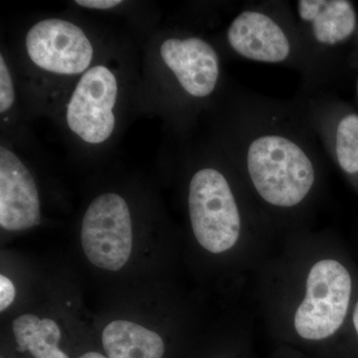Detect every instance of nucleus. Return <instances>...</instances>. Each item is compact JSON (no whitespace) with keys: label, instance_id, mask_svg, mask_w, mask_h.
Instances as JSON below:
<instances>
[{"label":"nucleus","instance_id":"obj_18","mask_svg":"<svg viewBox=\"0 0 358 358\" xmlns=\"http://www.w3.org/2000/svg\"><path fill=\"white\" fill-rule=\"evenodd\" d=\"M353 324H355V331H357L358 336V301L357 307L355 308V312H353Z\"/></svg>","mask_w":358,"mask_h":358},{"label":"nucleus","instance_id":"obj_1","mask_svg":"<svg viewBox=\"0 0 358 358\" xmlns=\"http://www.w3.org/2000/svg\"><path fill=\"white\" fill-rule=\"evenodd\" d=\"M246 166L256 192L267 203L296 206L308 196L315 180L310 155L299 143L279 134H265L250 143Z\"/></svg>","mask_w":358,"mask_h":358},{"label":"nucleus","instance_id":"obj_3","mask_svg":"<svg viewBox=\"0 0 358 358\" xmlns=\"http://www.w3.org/2000/svg\"><path fill=\"white\" fill-rule=\"evenodd\" d=\"M350 273L336 260H322L310 268L307 292L294 315L301 338L320 341L333 336L343 324L352 294Z\"/></svg>","mask_w":358,"mask_h":358},{"label":"nucleus","instance_id":"obj_16","mask_svg":"<svg viewBox=\"0 0 358 358\" xmlns=\"http://www.w3.org/2000/svg\"><path fill=\"white\" fill-rule=\"evenodd\" d=\"M77 6L86 7V8L99 9V10H108L115 8V6L122 3L121 0H77Z\"/></svg>","mask_w":358,"mask_h":358},{"label":"nucleus","instance_id":"obj_4","mask_svg":"<svg viewBox=\"0 0 358 358\" xmlns=\"http://www.w3.org/2000/svg\"><path fill=\"white\" fill-rule=\"evenodd\" d=\"M133 240L131 211L126 200L117 193L96 197L82 221V247L90 262L110 272L121 270L131 256Z\"/></svg>","mask_w":358,"mask_h":358},{"label":"nucleus","instance_id":"obj_7","mask_svg":"<svg viewBox=\"0 0 358 358\" xmlns=\"http://www.w3.org/2000/svg\"><path fill=\"white\" fill-rule=\"evenodd\" d=\"M160 57L181 88L193 98H207L220 77V60L211 44L199 37L169 38L160 45Z\"/></svg>","mask_w":358,"mask_h":358},{"label":"nucleus","instance_id":"obj_8","mask_svg":"<svg viewBox=\"0 0 358 358\" xmlns=\"http://www.w3.org/2000/svg\"><path fill=\"white\" fill-rule=\"evenodd\" d=\"M40 200L29 169L13 150L0 148V225L4 230L24 231L39 225Z\"/></svg>","mask_w":358,"mask_h":358},{"label":"nucleus","instance_id":"obj_6","mask_svg":"<svg viewBox=\"0 0 358 358\" xmlns=\"http://www.w3.org/2000/svg\"><path fill=\"white\" fill-rule=\"evenodd\" d=\"M25 48L36 67L62 76L83 75L94 58L93 45L83 29L59 18L35 23L26 34Z\"/></svg>","mask_w":358,"mask_h":358},{"label":"nucleus","instance_id":"obj_19","mask_svg":"<svg viewBox=\"0 0 358 358\" xmlns=\"http://www.w3.org/2000/svg\"><path fill=\"white\" fill-rule=\"evenodd\" d=\"M357 93H358V81H357Z\"/></svg>","mask_w":358,"mask_h":358},{"label":"nucleus","instance_id":"obj_10","mask_svg":"<svg viewBox=\"0 0 358 358\" xmlns=\"http://www.w3.org/2000/svg\"><path fill=\"white\" fill-rule=\"evenodd\" d=\"M298 14L310 25L315 39L334 46L350 39L357 29V14L348 0H300Z\"/></svg>","mask_w":358,"mask_h":358},{"label":"nucleus","instance_id":"obj_15","mask_svg":"<svg viewBox=\"0 0 358 358\" xmlns=\"http://www.w3.org/2000/svg\"><path fill=\"white\" fill-rule=\"evenodd\" d=\"M15 288L13 281L6 275H0V310L4 312L13 303Z\"/></svg>","mask_w":358,"mask_h":358},{"label":"nucleus","instance_id":"obj_14","mask_svg":"<svg viewBox=\"0 0 358 358\" xmlns=\"http://www.w3.org/2000/svg\"><path fill=\"white\" fill-rule=\"evenodd\" d=\"M15 99L13 77L3 55H0V113L8 112Z\"/></svg>","mask_w":358,"mask_h":358},{"label":"nucleus","instance_id":"obj_11","mask_svg":"<svg viewBox=\"0 0 358 358\" xmlns=\"http://www.w3.org/2000/svg\"><path fill=\"white\" fill-rule=\"evenodd\" d=\"M102 343L108 358H162L164 355V343L159 334L129 320L107 324Z\"/></svg>","mask_w":358,"mask_h":358},{"label":"nucleus","instance_id":"obj_12","mask_svg":"<svg viewBox=\"0 0 358 358\" xmlns=\"http://www.w3.org/2000/svg\"><path fill=\"white\" fill-rule=\"evenodd\" d=\"M13 329L18 352L27 350L34 358H69L59 348L61 329L54 320L27 313L13 320Z\"/></svg>","mask_w":358,"mask_h":358},{"label":"nucleus","instance_id":"obj_5","mask_svg":"<svg viewBox=\"0 0 358 358\" xmlns=\"http://www.w3.org/2000/svg\"><path fill=\"white\" fill-rule=\"evenodd\" d=\"M119 94L115 73L96 65L82 75L66 109L68 128L85 143L100 145L114 133V113Z\"/></svg>","mask_w":358,"mask_h":358},{"label":"nucleus","instance_id":"obj_13","mask_svg":"<svg viewBox=\"0 0 358 358\" xmlns=\"http://www.w3.org/2000/svg\"><path fill=\"white\" fill-rule=\"evenodd\" d=\"M334 152L338 166L348 174L358 173V115L348 114L339 121Z\"/></svg>","mask_w":358,"mask_h":358},{"label":"nucleus","instance_id":"obj_9","mask_svg":"<svg viewBox=\"0 0 358 358\" xmlns=\"http://www.w3.org/2000/svg\"><path fill=\"white\" fill-rule=\"evenodd\" d=\"M231 48L242 57L263 63H281L291 55V41L281 25L261 11H243L228 28Z\"/></svg>","mask_w":358,"mask_h":358},{"label":"nucleus","instance_id":"obj_17","mask_svg":"<svg viewBox=\"0 0 358 358\" xmlns=\"http://www.w3.org/2000/svg\"><path fill=\"white\" fill-rule=\"evenodd\" d=\"M79 358H108L106 357H103V355H101V353L98 352H87L85 353V355H82L81 357Z\"/></svg>","mask_w":358,"mask_h":358},{"label":"nucleus","instance_id":"obj_2","mask_svg":"<svg viewBox=\"0 0 358 358\" xmlns=\"http://www.w3.org/2000/svg\"><path fill=\"white\" fill-rule=\"evenodd\" d=\"M188 210L194 236L207 251L223 253L237 243L241 217L229 182L221 171L204 167L193 174Z\"/></svg>","mask_w":358,"mask_h":358}]
</instances>
